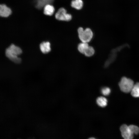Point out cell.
I'll return each mask as SVG.
<instances>
[{
    "label": "cell",
    "instance_id": "cell-10",
    "mask_svg": "<svg viewBox=\"0 0 139 139\" xmlns=\"http://www.w3.org/2000/svg\"><path fill=\"white\" fill-rule=\"evenodd\" d=\"M71 5L72 7L76 9L80 10L83 7V2L82 0H73Z\"/></svg>",
    "mask_w": 139,
    "mask_h": 139
},
{
    "label": "cell",
    "instance_id": "cell-13",
    "mask_svg": "<svg viewBox=\"0 0 139 139\" xmlns=\"http://www.w3.org/2000/svg\"><path fill=\"white\" fill-rule=\"evenodd\" d=\"M89 46L87 42H82L78 45L77 48L79 51L80 53L84 54Z\"/></svg>",
    "mask_w": 139,
    "mask_h": 139
},
{
    "label": "cell",
    "instance_id": "cell-11",
    "mask_svg": "<svg viewBox=\"0 0 139 139\" xmlns=\"http://www.w3.org/2000/svg\"><path fill=\"white\" fill-rule=\"evenodd\" d=\"M131 94L135 97H139V82L134 84L131 91Z\"/></svg>",
    "mask_w": 139,
    "mask_h": 139
},
{
    "label": "cell",
    "instance_id": "cell-8",
    "mask_svg": "<svg viewBox=\"0 0 139 139\" xmlns=\"http://www.w3.org/2000/svg\"><path fill=\"white\" fill-rule=\"evenodd\" d=\"M40 48L41 51L44 54L49 52L51 50L50 43L48 41H43L40 45Z\"/></svg>",
    "mask_w": 139,
    "mask_h": 139
},
{
    "label": "cell",
    "instance_id": "cell-3",
    "mask_svg": "<svg viewBox=\"0 0 139 139\" xmlns=\"http://www.w3.org/2000/svg\"><path fill=\"white\" fill-rule=\"evenodd\" d=\"M134 84V82L132 80L125 77H123L119 83L120 90L126 93L131 92Z\"/></svg>",
    "mask_w": 139,
    "mask_h": 139
},
{
    "label": "cell",
    "instance_id": "cell-1",
    "mask_svg": "<svg viewBox=\"0 0 139 139\" xmlns=\"http://www.w3.org/2000/svg\"><path fill=\"white\" fill-rule=\"evenodd\" d=\"M22 53V50L20 48L13 44L6 49L5 51L6 57L16 64L21 63V59L18 57V56L21 55Z\"/></svg>",
    "mask_w": 139,
    "mask_h": 139
},
{
    "label": "cell",
    "instance_id": "cell-4",
    "mask_svg": "<svg viewBox=\"0 0 139 139\" xmlns=\"http://www.w3.org/2000/svg\"><path fill=\"white\" fill-rule=\"evenodd\" d=\"M56 19L59 21H69L72 19V16L67 12L66 10L63 7L58 9L55 15Z\"/></svg>",
    "mask_w": 139,
    "mask_h": 139
},
{
    "label": "cell",
    "instance_id": "cell-15",
    "mask_svg": "<svg viewBox=\"0 0 139 139\" xmlns=\"http://www.w3.org/2000/svg\"><path fill=\"white\" fill-rule=\"evenodd\" d=\"M134 134H137L139 132V128L137 126L134 125L129 126Z\"/></svg>",
    "mask_w": 139,
    "mask_h": 139
},
{
    "label": "cell",
    "instance_id": "cell-14",
    "mask_svg": "<svg viewBox=\"0 0 139 139\" xmlns=\"http://www.w3.org/2000/svg\"><path fill=\"white\" fill-rule=\"evenodd\" d=\"M95 53V50L94 48L92 46H89L85 51L84 54L88 57L93 56Z\"/></svg>",
    "mask_w": 139,
    "mask_h": 139
},
{
    "label": "cell",
    "instance_id": "cell-7",
    "mask_svg": "<svg viewBox=\"0 0 139 139\" xmlns=\"http://www.w3.org/2000/svg\"><path fill=\"white\" fill-rule=\"evenodd\" d=\"M54 0H35V7L38 9H41L47 5L51 4Z\"/></svg>",
    "mask_w": 139,
    "mask_h": 139
},
{
    "label": "cell",
    "instance_id": "cell-9",
    "mask_svg": "<svg viewBox=\"0 0 139 139\" xmlns=\"http://www.w3.org/2000/svg\"><path fill=\"white\" fill-rule=\"evenodd\" d=\"M54 7L51 4L47 5L44 7V13L46 15H52L54 13Z\"/></svg>",
    "mask_w": 139,
    "mask_h": 139
},
{
    "label": "cell",
    "instance_id": "cell-2",
    "mask_svg": "<svg viewBox=\"0 0 139 139\" xmlns=\"http://www.w3.org/2000/svg\"><path fill=\"white\" fill-rule=\"evenodd\" d=\"M77 32L79 38L82 42L88 43L90 42L93 38V32L89 28L84 29L82 27H79L78 29Z\"/></svg>",
    "mask_w": 139,
    "mask_h": 139
},
{
    "label": "cell",
    "instance_id": "cell-5",
    "mask_svg": "<svg viewBox=\"0 0 139 139\" xmlns=\"http://www.w3.org/2000/svg\"><path fill=\"white\" fill-rule=\"evenodd\" d=\"M120 130L122 136L124 139H132L133 138L134 134L129 126L123 124L121 126Z\"/></svg>",
    "mask_w": 139,
    "mask_h": 139
},
{
    "label": "cell",
    "instance_id": "cell-12",
    "mask_svg": "<svg viewBox=\"0 0 139 139\" xmlns=\"http://www.w3.org/2000/svg\"><path fill=\"white\" fill-rule=\"evenodd\" d=\"M96 101L97 104L101 107H104L107 105V100L104 97L101 96L98 97Z\"/></svg>",
    "mask_w": 139,
    "mask_h": 139
},
{
    "label": "cell",
    "instance_id": "cell-16",
    "mask_svg": "<svg viewBox=\"0 0 139 139\" xmlns=\"http://www.w3.org/2000/svg\"><path fill=\"white\" fill-rule=\"evenodd\" d=\"M110 89L107 87H105L103 88L101 90V92L102 94L105 96L108 95L110 92Z\"/></svg>",
    "mask_w": 139,
    "mask_h": 139
},
{
    "label": "cell",
    "instance_id": "cell-6",
    "mask_svg": "<svg viewBox=\"0 0 139 139\" xmlns=\"http://www.w3.org/2000/svg\"><path fill=\"white\" fill-rule=\"evenodd\" d=\"M12 11L10 8L4 4L0 5V15L4 17L9 16L11 13Z\"/></svg>",
    "mask_w": 139,
    "mask_h": 139
}]
</instances>
